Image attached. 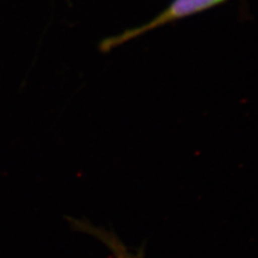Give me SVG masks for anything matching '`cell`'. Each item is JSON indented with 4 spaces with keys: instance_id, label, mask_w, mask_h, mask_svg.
Wrapping results in <instances>:
<instances>
[{
    "instance_id": "1",
    "label": "cell",
    "mask_w": 258,
    "mask_h": 258,
    "mask_svg": "<svg viewBox=\"0 0 258 258\" xmlns=\"http://www.w3.org/2000/svg\"><path fill=\"white\" fill-rule=\"evenodd\" d=\"M226 2L227 0H171L170 4L163 11H160L149 22L141 24L139 26L128 28L117 35L102 40L99 44V48L101 52L108 53L129 41L149 34L153 30L189 18V16L203 13Z\"/></svg>"
},
{
    "instance_id": "2",
    "label": "cell",
    "mask_w": 258,
    "mask_h": 258,
    "mask_svg": "<svg viewBox=\"0 0 258 258\" xmlns=\"http://www.w3.org/2000/svg\"><path fill=\"white\" fill-rule=\"evenodd\" d=\"M72 226L82 232H86L88 235H92L95 238L100 240L102 243L106 245L109 251L114 256V258H144L143 248H140L138 252H132L119 238L111 231L102 229L99 227H95L91 223L86 221H80L70 219Z\"/></svg>"
}]
</instances>
